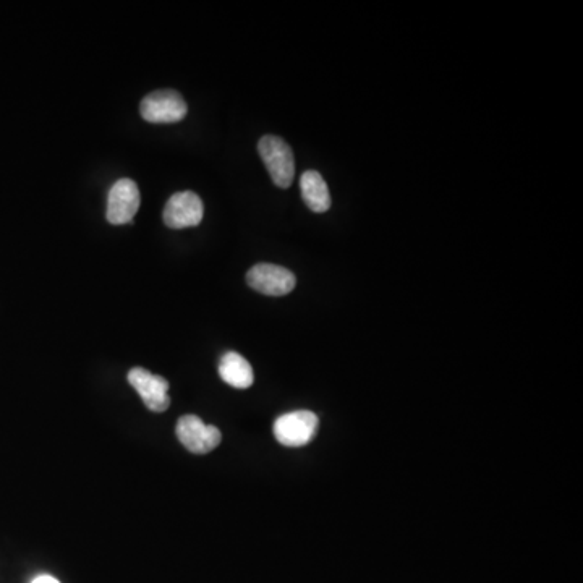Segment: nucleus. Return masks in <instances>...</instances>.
<instances>
[{
  "instance_id": "nucleus-1",
  "label": "nucleus",
  "mask_w": 583,
  "mask_h": 583,
  "mask_svg": "<svg viewBox=\"0 0 583 583\" xmlns=\"http://www.w3.org/2000/svg\"><path fill=\"white\" fill-rule=\"evenodd\" d=\"M258 153L274 185L279 188H289L294 182L295 161L294 153L286 141L274 135H266L258 143Z\"/></svg>"
},
{
  "instance_id": "nucleus-2",
  "label": "nucleus",
  "mask_w": 583,
  "mask_h": 583,
  "mask_svg": "<svg viewBox=\"0 0 583 583\" xmlns=\"http://www.w3.org/2000/svg\"><path fill=\"white\" fill-rule=\"evenodd\" d=\"M318 417L310 410L284 413L274 422L277 443L286 447H303L313 441L318 431Z\"/></svg>"
},
{
  "instance_id": "nucleus-3",
  "label": "nucleus",
  "mask_w": 583,
  "mask_h": 583,
  "mask_svg": "<svg viewBox=\"0 0 583 583\" xmlns=\"http://www.w3.org/2000/svg\"><path fill=\"white\" fill-rule=\"evenodd\" d=\"M187 112L185 99L174 90L154 91L140 104L141 117L149 124H175L185 119Z\"/></svg>"
},
{
  "instance_id": "nucleus-4",
  "label": "nucleus",
  "mask_w": 583,
  "mask_h": 583,
  "mask_svg": "<svg viewBox=\"0 0 583 583\" xmlns=\"http://www.w3.org/2000/svg\"><path fill=\"white\" fill-rule=\"evenodd\" d=\"M175 433L182 446L198 456L214 451L222 441V433L218 426L205 425V422L196 415L180 417Z\"/></svg>"
},
{
  "instance_id": "nucleus-5",
  "label": "nucleus",
  "mask_w": 583,
  "mask_h": 583,
  "mask_svg": "<svg viewBox=\"0 0 583 583\" xmlns=\"http://www.w3.org/2000/svg\"><path fill=\"white\" fill-rule=\"evenodd\" d=\"M247 284L256 292L269 297H282L297 286L295 274L277 264L260 263L247 274Z\"/></svg>"
},
{
  "instance_id": "nucleus-6",
  "label": "nucleus",
  "mask_w": 583,
  "mask_h": 583,
  "mask_svg": "<svg viewBox=\"0 0 583 583\" xmlns=\"http://www.w3.org/2000/svg\"><path fill=\"white\" fill-rule=\"evenodd\" d=\"M140 190L137 183L130 179H120L112 185L107 196V221L114 226L128 224L140 209Z\"/></svg>"
},
{
  "instance_id": "nucleus-7",
  "label": "nucleus",
  "mask_w": 583,
  "mask_h": 583,
  "mask_svg": "<svg viewBox=\"0 0 583 583\" xmlns=\"http://www.w3.org/2000/svg\"><path fill=\"white\" fill-rule=\"evenodd\" d=\"M128 383L140 394L141 401L151 412H166L171 405L169 383L162 376L153 375L145 368H132L128 371Z\"/></svg>"
},
{
  "instance_id": "nucleus-8",
  "label": "nucleus",
  "mask_w": 583,
  "mask_h": 583,
  "mask_svg": "<svg viewBox=\"0 0 583 583\" xmlns=\"http://www.w3.org/2000/svg\"><path fill=\"white\" fill-rule=\"evenodd\" d=\"M205 206L200 196L193 192H179L172 195L164 208V222L171 229L195 227L203 221Z\"/></svg>"
},
{
  "instance_id": "nucleus-9",
  "label": "nucleus",
  "mask_w": 583,
  "mask_h": 583,
  "mask_svg": "<svg viewBox=\"0 0 583 583\" xmlns=\"http://www.w3.org/2000/svg\"><path fill=\"white\" fill-rule=\"evenodd\" d=\"M219 376L224 383L235 389H248L255 381L253 368L247 358L237 352H227L219 362Z\"/></svg>"
},
{
  "instance_id": "nucleus-10",
  "label": "nucleus",
  "mask_w": 583,
  "mask_h": 583,
  "mask_svg": "<svg viewBox=\"0 0 583 583\" xmlns=\"http://www.w3.org/2000/svg\"><path fill=\"white\" fill-rule=\"evenodd\" d=\"M303 201L313 213H326L331 208V195L323 175L316 171H307L300 179Z\"/></svg>"
},
{
  "instance_id": "nucleus-11",
  "label": "nucleus",
  "mask_w": 583,
  "mask_h": 583,
  "mask_svg": "<svg viewBox=\"0 0 583 583\" xmlns=\"http://www.w3.org/2000/svg\"><path fill=\"white\" fill-rule=\"evenodd\" d=\"M31 583H60L59 580L54 579L52 575H38Z\"/></svg>"
}]
</instances>
